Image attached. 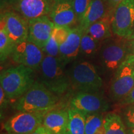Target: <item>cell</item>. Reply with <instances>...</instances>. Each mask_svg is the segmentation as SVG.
<instances>
[{"label": "cell", "instance_id": "obj_24", "mask_svg": "<svg viewBox=\"0 0 134 134\" xmlns=\"http://www.w3.org/2000/svg\"><path fill=\"white\" fill-rule=\"evenodd\" d=\"M60 46V43L57 39L54 34L52 32L43 52L46 55L57 57L59 55Z\"/></svg>", "mask_w": 134, "mask_h": 134}, {"label": "cell", "instance_id": "obj_25", "mask_svg": "<svg viewBox=\"0 0 134 134\" xmlns=\"http://www.w3.org/2000/svg\"><path fill=\"white\" fill-rule=\"evenodd\" d=\"M92 0H73V7L80 23Z\"/></svg>", "mask_w": 134, "mask_h": 134}, {"label": "cell", "instance_id": "obj_7", "mask_svg": "<svg viewBox=\"0 0 134 134\" xmlns=\"http://www.w3.org/2000/svg\"><path fill=\"white\" fill-rule=\"evenodd\" d=\"M111 27L117 37H131L134 31V0H123L115 7L111 17Z\"/></svg>", "mask_w": 134, "mask_h": 134}, {"label": "cell", "instance_id": "obj_6", "mask_svg": "<svg viewBox=\"0 0 134 134\" xmlns=\"http://www.w3.org/2000/svg\"><path fill=\"white\" fill-rule=\"evenodd\" d=\"M134 87V55L129 53L113 76L109 87L111 99L120 101Z\"/></svg>", "mask_w": 134, "mask_h": 134}, {"label": "cell", "instance_id": "obj_31", "mask_svg": "<svg viewBox=\"0 0 134 134\" xmlns=\"http://www.w3.org/2000/svg\"><path fill=\"white\" fill-rule=\"evenodd\" d=\"M122 1H123V0H108L110 7H111V6H113V7L115 8L116 7L117 5L119 4L120 2H122Z\"/></svg>", "mask_w": 134, "mask_h": 134}, {"label": "cell", "instance_id": "obj_1", "mask_svg": "<svg viewBox=\"0 0 134 134\" xmlns=\"http://www.w3.org/2000/svg\"><path fill=\"white\" fill-rule=\"evenodd\" d=\"M37 71L39 81L57 96L66 93L71 87L66 66L58 57L45 55Z\"/></svg>", "mask_w": 134, "mask_h": 134}, {"label": "cell", "instance_id": "obj_20", "mask_svg": "<svg viewBox=\"0 0 134 134\" xmlns=\"http://www.w3.org/2000/svg\"><path fill=\"white\" fill-rule=\"evenodd\" d=\"M68 115L69 119L65 134H85L86 114L70 107Z\"/></svg>", "mask_w": 134, "mask_h": 134}, {"label": "cell", "instance_id": "obj_26", "mask_svg": "<svg viewBox=\"0 0 134 134\" xmlns=\"http://www.w3.org/2000/svg\"><path fill=\"white\" fill-rule=\"evenodd\" d=\"M122 118L128 128H134V105L125 106L122 111Z\"/></svg>", "mask_w": 134, "mask_h": 134}, {"label": "cell", "instance_id": "obj_33", "mask_svg": "<svg viewBox=\"0 0 134 134\" xmlns=\"http://www.w3.org/2000/svg\"><path fill=\"white\" fill-rule=\"evenodd\" d=\"M134 38V31H133V34H132V35L131 37H130V38Z\"/></svg>", "mask_w": 134, "mask_h": 134}, {"label": "cell", "instance_id": "obj_17", "mask_svg": "<svg viewBox=\"0 0 134 134\" xmlns=\"http://www.w3.org/2000/svg\"><path fill=\"white\" fill-rule=\"evenodd\" d=\"M68 108L50 110L45 115L43 125L54 134H65L68 126Z\"/></svg>", "mask_w": 134, "mask_h": 134}, {"label": "cell", "instance_id": "obj_22", "mask_svg": "<svg viewBox=\"0 0 134 134\" xmlns=\"http://www.w3.org/2000/svg\"><path fill=\"white\" fill-rule=\"evenodd\" d=\"M85 134H105L103 113L86 115Z\"/></svg>", "mask_w": 134, "mask_h": 134}, {"label": "cell", "instance_id": "obj_9", "mask_svg": "<svg viewBox=\"0 0 134 134\" xmlns=\"http://www.w3.org/2000/svg\"><path fill=\"white\" fill-rule=\"evenodd\" d=\"M90 114L103 113L109 108L108 102L99 92H77L70 100V106Z\"/></svg>", "mask_w": 134, "mask_h": 134}, {"label": "cell", "instance_id": "obj_18", "mask_svg": "<svg viewBox=\"0 0 134 134\" xmlns=\"http://www.w3.org/2000/svg\"><path fill=\"white\" fill-rule=\"evenodd\" d=\"M111 16H108L95 22L87 28L85 32L99 41L111 37L113 31L111 27Z\"/></svg>", "mask_w": 134, "mask_h": 134}, {"label": "cell", "instance_id": "obj_4", "mask_svg": "<svg viewBox=\"0 0 134 134\" xmlns=\"http://www.w3.org/2000/svg\"><path fill=\"white\" fill-rule=\"evenodd\" d=\"M127 38L110 37L102 42L98 53L100 73L105 77L113 76L127 55L129 54Z\"/></svg>", "mask_w": 134, "mask_h": 134}, {"label": "cell", "instance_id": "obj_11", "mask_svg": "<svg viewBox=\"0 0 134 134\" xmlns=\"http://www.w3.org/2000/svg\"><path fill=\"white\" fill-rule=\"evenodd\" d=\"M1 27L17 44L26 41L29 34L28 21L20 14L7 11L1 16Z\"/></svg>", "mask_w": 134, "mask_h": 134}, {"label": "cell", "instance_id": "obj_32", "mask_svg": "<svg viewBox=\"0 0 134 134\" xmlns=\"http://www.w3.org/2000/svg\"><path fill=\"white\" fill-rule=\"evenodd\" d=\"M127 134H134V128H128Z\"/></svg>", "mask_w": 134, "mask_h": 134}, {"label": "cell", "instance_id": "obj_13", "mask_svg": "<svg viewBox=\"0 0 134 134\" xmlns=\"http://www.w3.org/2000/svg\"><path fill=\"white\" fill-rule=\"evenodd\" d=\"M48 16L55 26L71 27L78 22L73 7V0H55Z\"/></svg>", "mask_w": 134, "mask_h": 134}, {"label": "cell", "instance_id": "obj_16", "mask_svg": "<svg viewBox=\"0 0 134 134\" xmlns=\"http://www.w3.org/2000/svg\"><path fill=\"white\" fill-rule=\"evenodd\" d=\"M110 7L108 0H92L80 21L79 26L85 31L94 23L109 16Z\"/></svg>", "mask_w": 134, "mask_h": 134}, {"label": "cell", "instance_id": "obj_15", "mask_svg": "<svg viewBox=\"0 0 134 134\" xmlns=\"http://www.w3.org/2000/svg\"><path fill=\"white\" fill-rule=\"evenodd\" d=\"M55 0H18L17 11L29 21L50 14Z\"/></svg>", "mask_w": 134, "mask_h": 134}, {"label": "cell", "instance_id": "obj_21", "mask_svg": "<svg viewBox=\"0 0 134 134\" xmlns=\"http://www.w3.org/2000/svg\"><path fill=\"white\" fill-rule=\"evenodd\" d=\"M105 134H127L125 124L119 115L109 113L104 117Z\"/></svg>", "mask_w": 134, "mask_h": 134}, {"label": "cell", "instance_id": "obj_8", "mask_svg": "<svg viewBox=\"0 0 134 134\" xmlns=\"http://www.w3.org/2000/svg\"><path fill=\"white\" fill-rule=\"evenodd\" d=\"M46 114L18 112L4 122L3 127L7 134H30L43 125Z\"/></svg>", "mask_w": 134, "mask_h": 134}, {"label": "cell", "instance_id": "obj_23", "mask_svg": "<svg viewBox=\"0 0 134 134\" xmlns=\"http://www.w3.org/2000/svg\"><path fill=\"white\" fill-rule=\"evenodd\" d=\"M16 45L4 30L0 28V60L1 64L8 57H11Z\"/></svg>", "mask_w": 134, "mask_h": 134}, {"label": "cell", "instance_id": "obj_27", "mask_svg": "<svg viewBox=\"0 0 134 134\" xmlns=\"http://www.w3.org/2000/svg\"><path fill=\"white\" fill-rule=\"evenodd\" d=\"M11 99L8 98L4 90L0 86V110H1V117L3 116V113L7 108Z\"/></svg>", "mask_w": 134, "mask_h": 134}, {"label": "cell", "instance_id": "obj_30", "mask_svg": "<svg viewBox=\"0 0 134 134\" xmlns=\"http://www.w3.org/2000/svg\"><path fill=\"white\" fill-rule=\"evenodd\" d=\"M129 41L128 42L129 52L130 54L134 55V38H129Z\"/></svg>", "mask_w": 134, "mask_h": 134}, {"label": "cell", "instance_id": "obj_12", "mask_svg": "<svg viewBox=\"0 0 134 134\" xmlns=\"http://www.w3.org/2000/svg\"><path fill=\"white\" fill-rule=\"evenodd\" d=\"M28 24L27 39L43 50L51 36L55 24L47 16L30 19L28 21Z\"/></svg>", "mask_w": 134, "mask_h": 134}, {"label": "cell", "instance_id": "obj_19", "mask_svg": "<svg viewBox=\"0 0 134 134\" xmlns=\"http://www.w3.org/2000/svg\"><path fill=\"white\" fill-rule=\"evenodd\" d=\"M102 42L93 37L86 32H84L82 36L80 53V59H93L98 55Z\"/></svg>", "mask_w": 134, "mask_h": 134}, {"label": "cell", "instance_id": "obj_10", "mask_svg": "<svg viewBox=\"0 0 134 134\" xmlns=\"http://www.w3.org/2000/svg\"><path fill=\"white\" fill-rule=\"evenodd\" d=\"M45 55L43 50L28 39L17 43L11 58L18 65L38 70Z\"/></svg>", "mask_w": 134, "mask_h": 134}, {"label": "cell", "instance_id": "obj_2", "mask_svg": "<svg viewBox=\"0 0 134 134\" xmlns=\"http://www.w3.org/2000/svg\"><path fill=\"white\" fill-rule=\"evenodd\" d=\"M58 96L41 82L36 81L28 91L18 99L14 108L18 112L47 113L57 104Z\"/></svg>", "mask_w": 134, "mask_h": 134}, {"label": "cell", "instance_id": "obj_29", "mask_svg": "<svg viewBox=\"0 0 134 134\" xmlns=\"http://www.w3.org/2000/svg\"><path fill=\"white\" fill-rule=\"evenodd\" d=\"M30 134H54L50 130H49L48 129H47L46 127L43 126V125H41L37 128L34 131L32 132Z\"/></svg>", "mask_w": 134, "mask_h": 134}, {"label": "cell", "instance_id": "obj_28", "mask_svg": "<svg viewBox=\"0 0 134 134\" xmlns=\"http://www.w3.org/2000/svg\"><path fill=\"white\" fill-rule=\"evenodd\" d=\"M119 104L120 105H125V106L134 105V87L124 98L120 100Z\"/></svg>", "mask_w": 134, "mask_h": 134}, {"label": "cell", "instance_id": "obj_14", "mask_svg": "<svg viewBox=\"0 0 134 134\" xmlns=\"http://www.w3.org/2000/svg\"><path fill=\"white\" fill-rule=\"evenodd\" d=\"M84 32L79 25L71 28L68 37L60 45L58 57L66 66L78 58Z\"/></svg>", "mask_w": 134, "mask_h": 134}, {"label": "cell", "instance_id": "obj_3", "mask_svg": "<svg viewBox=\"0 0 134 134\" xmlns=\"http://www.w3.org/2000/svg\"><path fill=\"white\" fill-rule=\"evenodd\" d=\"M73 88L78 92H99L103 86V80L97 67L89 60H76L67 69Z\"/></svg>", "mask_w": 134, "mask_h": 134}, {"label": "cell", "instance_id": "obj_5", "mask_svg": "<svg viewBox=\"0 0 134 134\" xmlns=\"http://www.w3.org/2000/svg\"><path fill=\"white\" fill-rule=\"evenodd\" d=\"M35 70L23 65L3 70L0 85L11 100H17L26 93L35 81Z\"/></svg>", "mask_w": 134, "mask_h": 134}]
</instances>
